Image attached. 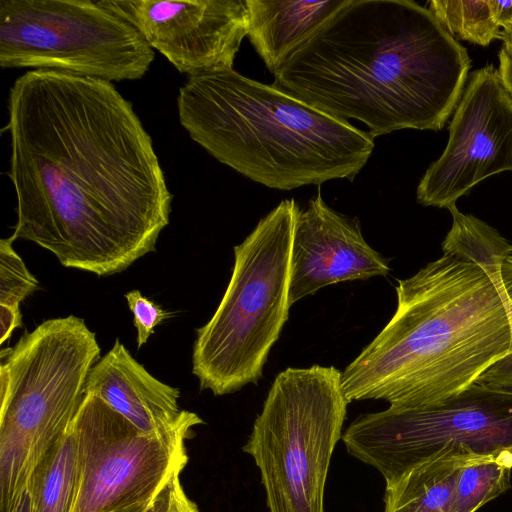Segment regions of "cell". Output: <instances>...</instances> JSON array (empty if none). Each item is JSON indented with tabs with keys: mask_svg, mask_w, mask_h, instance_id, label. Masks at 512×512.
Instances as JSON below:
<instances>
[{
	"mask_svg": "<svg viewBox=\"0 0 512 512\" xmlns=\"http://www.w3.org/2000/svg\"><path fill=\"white\" fill-rule=\"evenodd\" d=\"M85 394L100 398L149 436L169 434L196 415L180 410L179 389L152 376L119 339L91 368Z\"/></svg>",
	"mask_w": 512,
	"mask_h": 512,
	"instance_id": "5bb4252c",
	"label": "cell"
},
{
	"mask_svg": "<svg viewBox=\"0 0 512 512\" xmlns=\"http://www.w3.org/2000/svg\"><path fill=\"white\" fill-rule=\"evenodd\" d=\"M512 449L470 453L456 483V512H476L511 488Z\"/></svg>",
	"mask_w": 512,
	"mask_h": 512,
	"instance_id": "d6986e66",
	"label": "cell"
},
{
	"mask_svg": "<svg viewBox=\"0 0 512 512\" xmlns=\"http://www.w3.org/2000/svg\"><path fill=\"white\" fill-rule=\"evenodd\" d=\"M143 512H199V509L187 496L180 473H175Z\"/></svg>",
	"mask_w": 512,
	"mask_h": 512,
	"instance_id": "cb8c5ba5",
	"label": "cell"
},
{
	"mask_svg": "<svg viewBox=\"0 0 512 512\" xmlns=\"http://www.w3.org/2000/svg\"><path fill=\"white\" fill-rule=\"evenodd\" d=\"M396 310L344 369L348 402L382 399L398 409L441 403L476 384L510 352L500 274L442 255L398 280Z\"/></svg>",
	"mask_w": 512,
	"mask_h": 512,
	"instance_id": "3957f363",
	"label": "cell"
},
{
	"mask_svg": "<svg viewBox=\"0 0 512 512\" xmlns=\"http://www.w3.org/2000/svg\"><path fill=\"white\" fill-rule=\"evenodd\" d=\"M154 50L128 21L92 0H1L0 66L108 82L141 79Z\"/></svg>",
	"mask_w": 512,
	"mask_h": 512,
	"instance_id": "ba28073f",
	"label": "cell"
},
{
	"mask_svg": "<svg viewBox=\"0 0 512 512\" xmlns=\"http://www.w3.org/2000/svg\"><path fill=\"white\" fill-rule=\"evenodd\" d=\"M78 439L73 423L35 468L28 485L29 512H70L74 500Z\"/></svg>",
	"mask_w": 512,
	"mask_h": 512,
	"instance_id": "e0dca14e",
	"label": "cell"
},
{
	"mask_svg": "<svg viewBox=\"0 0 512 512\" xmlns=\"http://www.w3.org/2000/svg\"><path fill=\"white\" fill-rule=\"evenodd\" d=\"M334 366L275 377L243 451L261 474L269 512H325L324 491L347 405Z\"/></svg>",
	"mask_w": 512,
	"mask_h": 512,
	"instance_id": "52a82bcc",
	"label": "cell"
},
{
	"mask_svg": "<svg viewBox=\"0 0 512 512\" xmlns=\"http://www.w3.org/2000/svg\"><path fill=\"white\" fill-rule=\"evenodd\" d=\"M188 77L233 69L247 36L245 0H100Z\"/></svg>",
	"mask_w": 512,
	"mask_h": 512,
	"instance_id": "7c38bea8",
	"label": "cell"
},
{
	"mask_svg": "<svg viewBox=\"0 0 512 512\" xmlns=\"http://www.w3.org/2000/svg\"><path fill=\"white\" fill-rule=\"evenodd\" d=\"M14 512H29V495L26 491L17 503Z\"/></svg>",
	"mask_w": 512,
	"mask_h": 512,
	"instance_id": "f1b7e54d",
	"label": "cell"
},
{
	"mask_svg": "<svg viewBox=\"0 0 512 512\" xmlns=\"http://www.w3.org/2000/svg\"><path fill=\"white\" fill-rule=\"evenodd\" d=\"M470 453L444 451L386 482L384 512H456L457 478Z\"/></svg>",
	"mask_w": 512,
	"mask_h": 512,
	"instance_id": "2e32d148",
	"label": "cell"
},
{
	"mask_svg": "<svg viewBox=\"0 0 512 512\" xmlns=\"http://www.w3.org/2000/svg\"><path fill=\"white\" fill-rule=\"evenodd\" d=\"M348 452L389 482L444 451L512 449V391L478 384L436 405L362 414L342 435Z\"/></svg>",
	"mask_w": 512,
	"mask_h": 512,
	"instance_id": "9c48e42d",
	"label": "cell"
},
{
	"mask_svg": "<svg viewBox=\"0 0 512 512\" xmlns=\"http://www.w3.org/2000/svg\"><path fill=\"white\" fill-rule=\"evenodd\" d=\"M346 0H245L247 37L274 74L287 56Z\"/></svg>",
	"mask_w": 512,
	"mask_h": 512,
	"instance_id": "9a60e30c",
	"label": "cell"
},
{
	"mask_svg": "<svg viewBox=\"0 0 512 512\" xmlns=\"http://www.w3.org/2000/svg\"><path fill=\"white\" fill-rule=\"evenodd\" d=\"M14 240L11 236L0 241V304L19 307L39 289V283L13 249Z\"/></svg>",
	"mask_w": 512,
	"mask_h": 512,
	"instance_id": "44dd1931",
	"label": "cell"
},
{
	"mask_svg": "<svg viewBox=\"0 0 512 512\" xmlns=\"http://www.w3.org/2000/svg\"><path fill=\"white\" fill-rule=\"evenodd\" d=\"M100 351L96 334L74 315L46 320L2 349L0 512H14L35 468L75 418Z\"/></svg>",
	"mask_w": 512,
	"mask_h": 512,
	"instance_id": "5b68a950",
	"label": "cell"
},
{
	"mask_svg": "<svg viewBox=\"0 0 512 512\" xmlns=\"http://www.w3.org/2000/svg\"><path fill=\"white\" fill-rule=\"evenodd\" d=\"M428 9L456 40L481 46L502 40L490 0H432Z\"/></svg>",
	"mask_w": 512,
	"mask_h": 512,
	"instance_id": "ffe728a7",
	"label": "cell"
},
{
	"mask_svg": "<svg viewBox=\"0 0 512 512\" xmlns=\"http://www.w3.org/2000/svg\"><path fill=\"white\" fill-rule=\"evenodd\" d=\"M177 108L192 140L273 189L352 181L374 149L369 132L233 69L188 77Z\"/></svg>",
	"mask_w": 512,
	"mask_h": 512,
	"instance_id": "277c9868",
	"label": "cell"
},
{
	"mask_svg": "<svg viewBox=\"0 0 512 512\" xmlns=\"http://www.w3.org/2000/svg\"><path fill=\"white\" fill-rule=\"evenodd\" d=\"M150 502L137 503V504L123 507V508H120V509H117V510H114L111 512H143L148 507Z\"/></svg>",
	"mask_w": 512,
	"mask_h": 512,
	"instance_id": "83f0119b",
	"label": "cell"
},
{
	"mask_svg": "<svg viewBox=\"0 0 512 512\" xmlns=\"http://www.w3.org/2000/svg\"><path fill=\"white\" fill-rule=\"evenodd\" d=\"M452 226L441 243L443 255L480 266L491 277L500 274L503 262L512 255V244L500 233L471 215L448 208Z\"/></svg>",
	"mask_w": 512,
	"mask_h": 512,
	"instance_id": "ac0fdd59",
	"label": "cell"
},
{
	"mask_svg": "<svg viewBox=\"0 0 512 512\" xmlns=\"http://www.w3.org/2000/svg\"><path fill=\"white\" fill-rule=\"evenodd\" d=\"M0 344L9 340L12 332L22 326V316L19 307L0 304Z\"/></svg>",
	"mask_w": 512,
	"mask_h": 512,
	"instance_id": "d4e9b609",
	"label": "cell"
},
{
	"mask_svg": "<svg viewBox=\"0 0 512 512\" xmlns=\"http://www.w3.org/2000/svg\"><path fill=\"white\" fill-rule=\"evenodd\" d=\"M471 59L428 8L410 0H346L275 71L273 86L372 137L441 130Z\"/></svg>",
	"mask_w": 512,
	"mask_h": 512,
	"instance_id": "7a4b0ae2",
	"label": "cell"
},
{
	"mask_svg": "<svg viewBox=\"0 0 512 512\" xmlns=\"http://www.w3.org/2000/svg\"><path fill=\"white\" fill-rule=\"evenodd\" d=\"M300 208L282 200L234 246L228 286L211 319L196 330L192 373L215 396L257 384L288 319L291 251Z\"/></svg>",
	"mask_w": 512,
	"mask_h": 512,
	"instance_id": "8992f818",
	"label": "cell"
},
{
	"mask_svg": "<svg viewBox=\"0 0 512 512\" xmlns=\"http://www.w3.org/2000/svg\"><path fill=\"white\" fill-rule=\"evenodd\" d=\"M501 290L504 295L510 322V352L489 367L476 381V384L512 391V255L502 264L500 271Z\"/></svg>",
	"mask_w": 512,
	"mask_h": 512,
	"instance_id": "7402d4cb",
	"label": "cell"
},
{
	"mask_svg": "<svg viewBox=\"0 0 512 512\" xmlns=\"http://www.w3.org/2000/svg\"><path fill=\"white\" fill-rule=\"evenodd\" d=\"M124 297L133 314V325L137 331V347L140 348L154 333L155 327L171 317V313L143 296L139 290H131Z\"/></svg>",
	"mask_w": 512,
	"mask_h": 512,
	"instance_id": "603a6c76",
	"label": "cell"
},
{
	"mask_svg": "<svg viewBox=\"0 0 512 512\" xmlns=\"http://www.w3.org/2000/svg\"><path fill=\"white\" fill-rule=\"evenodd\" d=\"M490 4L495 20L502 29V33L512 32V0H490Z\"/></svg>",
	"mask_w": 512,
	"mask_h": 512,
	"instance_id": "4316f807",
	"label": "cell"
},
{
	"mask_svg": "<svg viewBox=\"0 0 512 512\" xmlns=\"http://www.w3.org/2000/svg\"><path fill=\"white\" fill-rule=\"evenodd\" d=\"M512 171V97L493 65L473 71L449 125L442 155L420 180L424 206L449 208L484 179Z\"/></svg>",
	"mask_w": 512,
	"mask_h": 512,
	"instance_id": "8fae6325",
	"label": "cell"
},
{
	"mask_svg": "<svg viewBox=\"0 0 512 512\" xmlns=\"http://www.w3.org/2000/svg\"><path fill=\"white\" fill-rule=\"evenodd\" d=\"M78 439L70 512H111L150 502L188 462L186 440L204 423L196 414L162 436L140 432L100 398L85 394L72 421Z\"/></svg>",
	"mask_w": 512,
	"mask_h": 512,
	"instance_id": "30bf717a",
	"label": "cell"
},
{
	"mask_svg": "<svg viewBox=\"0 0 512 512\" xmlns=\"http://www.w3.org/2000/svg\"><path fill=\"white\" fill-rule=\"evenodd\" d=\"M498 58L501 80L512 97V44H503Z\"/></svg>",
	"mask_w": 512,
	"mask_h": 512,
	"instance_id": "484cf974",
	"label": "cell"
},
{
	"mask_svg": "<svg viewBox=\"0 0 512 512\" xmlns=\"http://www.w3.org/2000/svg\"><path fill=\"white\" fill-rule=\"evenodd\" d=\"M389 261L364 239L357 218L330 208L318 189L296 218L290 305L323 287L390 272Z\"/></svg>",
	"mask_w": 512,
	"mask_h": 512,
	"instance_id": "4fadbf2b",
	"label": "cell"
},
{
	"mask_svg": "<svg viewBox=\"0 0 512 512\" xmlns=\"http://www.w3.org/2000/svg\"><path fill=\"white\" fill-rule=\"evenodd\" d=\"M503 44H512V32L502 34Z\"/></svg>",
	"mask_w": 512,
	"mask_h": 512,
	"instance_id": "f546056e",
	"label": "cell"
},
{
	"mask_svg": "<svg viewBox=\"0 0 512 512\" xmlns=\"http://www.w3.org/2000/svg\"><path fill=\"white\" fill-rule=\"evenodd\" d=\"M11 236L109 276L155 251L170 193L152 139L112 82L30 70L8 95Z\"/></svg>",
	"mask_w": 512,
	"mask_h": 512,
	"instance_id": "6da1fadb",
	"label": "cell"
}]
</instances>
